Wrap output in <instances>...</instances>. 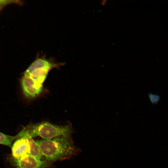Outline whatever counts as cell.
I'll list each match as a JSON object with an SVG mask.
<instances>
[{"mask_svg": "<svg viewBox=\"0 0 168 168\" xmlns=\"http://www.w3.org/2000/svg\"><path fill=\"white\" fill-rule=\"evenodd\" d=\"M15 139V136L7 135L0 132V144L11 147L12 143Z\"/></svg>", "mask_w": 168, "mask_h": 168, "instance_id": "cell-8", "label": "cell"}, {"mask_svg": "<svg viewBox=\"0 0 168 168\" xmlns=\"http://www.w3.org/2000/svg\"><path fill=\"white\" fill-rule=\"evenodd\" d=\"M11 147V156L14 159H20L30 153L29 143L27 139L24 138L16 139Z\"/></svg>", "mask_w": 168, "mask_h": 168, "instance_id": "cell-6", "label": "cell"}, {"mask_svg": "<svg viewBox=\"0 0 168 168\" xmlns=\"http://www.w3.org/2000/svg\"><path fill=\"white\" fill-rule=\"evenodd\" d=\"M15 137V139L22 137L27 139L30 147L29 154L38 159H41L42 155L35 140H34L24 128Z\"/></svg>", "mask_w": 168, "mask_h": 168, "instance_id": "cell-7", "label": "cell"}, {"mask_svg": "<svg viewBox=\"0 0 168 168\" xmlns=\"http://www.w3.org/2000/svg\"><path fill=\"white\" fill-rule=\"evenodd\" d=\"M18 1L0 0V10L3 8L6 5L12 3L21 4V2H19Z\"/></svg>", "mask_w": 168, "mask_h": 168, "instance_id": "cell-10", "label": "cell"}, {"mask_svg": "<svg viewBox=\"0 0 168 168\" xmlns=\"http://www.w3.org/2000/svg\"><path fill=\"white\" fill-rule=\"evenodd\" d=\"M64 64V63L57 62L53 57L47 58L45 55L40 56L39 54L25 72L23 75L43 85L50 70Z\"/></svg>", "mask_w": 168, "mask_h": 168, "instance_id": "cell-3", "label": "cell"}, {"mask_svg": "<svg viewBox=\"0 0 168 168\" xmlns=\"http://www.w3.org/2000/svg\"><path fill=\"white\" fill-rule=\"evenodd\" d=\"M35 141L42 155L49 162L68 159L76 152L71 138L61 136Z\"/></svg>", "mask_w": 168, "mask_h": 168, "instance_id": "cell-1", "label": "cell"}, {"mask_svg": "<svg viewBox=\"0 0 168 168\" xmlns=\"http://www.w3.org/2000/svg\"><path fill=\"white\" fill-rule=\"evenodd\" d=\"M150 102L153 104L157 103L160 100V97L157 95L150 93L148 95Z\"/></svg>", "mask_w": 168, "mask_h": 168, "instance_id": "cell-9", "label": "cell"}, {"mask_svg": "<svg viewBox=\"0 0 168 168\" xmlns=\"http://www.w3.org/2000/svg\"><path fill=\"white\" fill-rule=\"evenodd\" d=\"M8 160L11 164L16 168H49L51 166L50 162L38 159L30 154L19 159L10 156Z\"/></svg>", "mask_w": 168, "mask_h": 168, "instance_id": "cell-4", "label": "cell"}, {"mask_svg": "<svg viewBox=\"0 0 168 168\" xmlns=\"http://www.w3.org/2000/svg\"><path fill=\"white\" fill-rule=\"evenodd\" d=\"M24 128L32 138L39 137L43 139L61 136L71 138L73 132L70 124L58 125L47 121L30 124Z\"/></svg>", "mask_w": 168, "mask_h": 168, "instance_id": "cell-2", "label": "cell"}, {"mask_svg": "<svg viewBox=\"0 0 168 168\" xmlns=\"http://www.w3.org/2000/svg\"><path fill=\"white\" fill-rule=\"evenodd\" d=\"M20 83L24 96L29 99L38 97L44 91L43 85L38 83L29 77L23 76Z\"/></svg>", "mask_w": 168, "mask_h": 168, "instance_id": "cell-5", "label": "cell"}]
</instances>
